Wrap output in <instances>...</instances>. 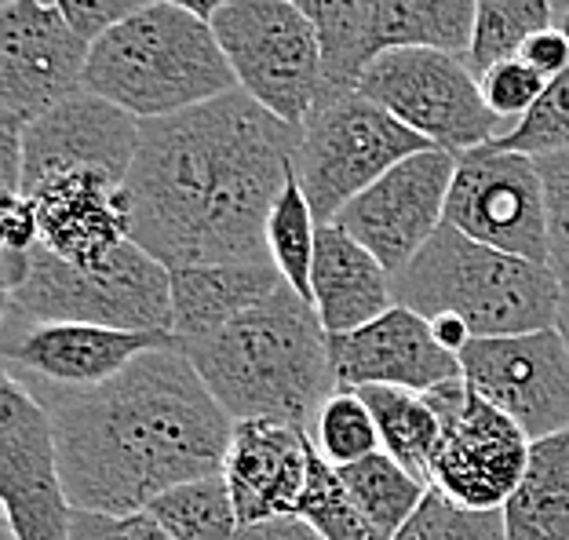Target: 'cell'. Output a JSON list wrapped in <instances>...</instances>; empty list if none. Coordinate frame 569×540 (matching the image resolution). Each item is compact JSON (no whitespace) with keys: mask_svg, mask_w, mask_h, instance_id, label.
Instances as JSON below:
<instances>
[{"mask_svg":"<svg viewBox=\"0 0 569 540\" xmlns=\"http://www.w3.org/2000/svg\"><path fill=\"white\" fill-rule=\"evenodd\" d=\"M0 500L11 540H70L77 508L62 486L56 428L8 369L0 380Z\"/></svg>","mask_w":569,"mask_h":540,"instance_id":"4fadbf2b","label":"cell"},{"mask_svg":"<svg viewBox=\"0 0 569 540\" xmlns=\"http://www.w3.org/2000/svg\"><path fill=\"white\" fill-rule=\"evenodd\" d=\"M51 4L67 16V22L84 41H99V37L113 30L118 22L132 19L136 11L158 4V0H51Z\"/></svg>","mask_w":569,"mask_h":540,"instance_id":"8d00e7d4","label":"cell"},{"mask_svg":"<svg viewBox=\"0 0 569 540\" xmlns=\"http://www.w3.org/2000/svg\"><path fill=\"white\" fill-rule=\"evenodd\" d=\"M555 329H559V337L566 340V351H569V286H562V300H559V318H555Z\"/></svg>","mask_w":569,"mask_h":540,"instance_id":"f6af8a7d","label":"cell"},{"mask_svg":"<svg viewBox=\"0 0 569 540\" xmlns=\"http://www.w3.org/2000/svg\"><path fill=\"white\" fill-rule=\"evenodd\" d=\"M142 121L96 92H77L22 132V194L59 172H102L124 183Z\"/></svg>","mask_w":569,"mask_h":540,"instance_id":"e0dca14e","label":"cell"},{"mask_svg":"<svg viewBox=\"0 0 569 540\" xmlns=\"http://www.w3.org/2000/svg\"><path fill=\"white\" fill-rule=\"evenodd\" d=\"M318 230L321 223L292 169L289 179H284V190L274 204V212H270L267 249L274 267L281 270L284 286L292 292H300L307 303H310V270H315V252H318Z\"/></svg>","mask_w":569,"mask_h":540,"instance_id":"f546056e","label":"cell"},{"mask_svg":"<svg viewBox=\"0 0 569 540\" xmlns=\"http://www.w3.org/2000/svg\"><path fill=\"white\" fill-rule=\"evenodd\" d=\"M310 442L332 468H351L358 460L380 453V431L372 420L366 398L355 388H336L329 402L318 409L315 423H310Z\"/></svg>","mask_w":569,"mask_h":540,"instance_id":"1f68e13d","label":"cell"},{"mask_svg":"<svg viewBox=\"0 0 569 540\" xmlns=\"http://www.w3.org/2000/svg\"><path fill=\"white\" fill-rule=\"evenodd\" d=\"M482 81V96L489 102V110L508 124V132L519 124L529 110L537 107L540 99L548 92V81L540 77L529 62L522 59H508V62H497L493 70L478 77Z\"/></svg>","mask_w":569,"mask_h":540,"instance_id":"e575fe53","label":"cell"},{"mask_svg":"<svg viewBox=\"0 0 569 540\" xmlns=\"http://www.w3.org/2000/svg\"><path fill=\"white\" fill-rule=\"evenodd\" d=\"M431 329H435L438 343H442L446 351H452V354H463V347L475 340L471 329H468V321H460V318H452V314L431 318Z\"/></svg>","mask_w":569,"mask_h":540,"instance_id":"b9f144b4","label":"cell"},{"mask_svg":"<svg viewBox=\"0 0 569 540\" xmlns=\"http://www.w3.org/2000/svg\"><path fill=\"white\" fill-rule=\"evenodd\" d=\"M4 321H81L128 332H172V270L132 238L102 267H70L44 246L22 286L4 292Z\"/></svg>","mask_w":569,"mask_h":540,"instance_id":"8992f818","label":"cell"},{"mask_svg":"<svg viewBox=\"0 0 569 540\" xmlns=\"http://www.w3.org/2000/svg\"><path fill=\"white\" fill-rule=\"evenodd\" d=\"M503 511L508 540H569V431L529 446V464Z\"/></svg>","mask_w":569,"mask_h":540,"instance_id":"603a6c76","label":"cell"},{"mask_svg":"<svg viewBox=\"0 0 569 540\" xmlns=\"http://www.w3.org/2000/svg\"><path fill=\"white\" fill-rule=\"evenodd\" d=\"M4 4H16V0H0V8H4Z\"/></svg>","mask_w":569,"mask_h":540,"instance_id":"bcb514c9","label":"cell"},{"mask_svg":"<svg viewBox=\"0 0 569 540\" xmlns=\"http://www.w3.org/2000/svg\"><path fill=\"white\" fill-rule=\"evenodd\" d=\"M70 540H121V522L107 516H92V511H77Z\"/></svg>","mask_w":569,"mask_h":540,"instance_id":"60d3db41","label":"cell"},{"mask_svg":"<svg viewBox=\"0 0 569 540\" xmlns=\"http://www.w3.org/2000/svg\"><path fill=\"white\" fill-rule=\"evenodd\" d=\"M519 59L529 62V67H533L551 84L555 77L569 67V33L562 30L559 22L548 26V30H540L537 37H529L526 48L519 51Z\"/></svg>","mask_w":569,"mask_h":540,"instance_id":"f35d334b","label":"cell"},{"mask_svg":"<svg viewBox=\"0 0 569 540\" xmlns=\"http://www.w3.org/2000/svg\"><path fill=\"white\" fill-rule=\"evenodd\" d=\"M92 41L51 0L0 8V121L30 128L59 102L84 92Z\"/></svg>","mask_w":569,"mask_h":540,"instance_id":"7c38bea8","label":"cell"},{"mask_svg":"<svg viewBox=\"0 0 569 540\" xmlns=\"http://www.w3.org/2000/svg\"><path fill=\"white\" fill-rule=\"evenodd\" d=\"M358 96L402 121L427 143L449 153H468L508 132L482 96V81L468 59L427 48H391L369 62Z\"/></svg>","mask_w":569,"mask_h":540,"instance_id":"9c48e42d","label":"cell"},{"mask_svg":"<svg viewBox=\"0 0 569 540\" xmlns=\"http://www.w3.org/2000/svg\"><path fill=\"white\" fill-rule=\"evenodd\" d=\"M446 223L489 249L548 267V204L537 161L497 143L457 153Z\"/></svg>","mask_w":569,"mask_h":540,"instance_id":"8fae6325","label":"cell"},{"mask_svg":"<svg viewBox=\"0 0 569 540\" xmlns=\"http://www.w3.org/2000/svg\"><path fill=\"white\" fill-rule=\"evenodd\" d=\"M84 88L136 121H161L238 92V77L212 22L158 0L92 41Z\"/></svg>","mask_w":569,"mask_h":540,"instance_id":"277c9868","label":"cell"},{"mask_svg":"<svg viewBox=\"0 0 569 540\" xmlns=\"http://www.w3.org/2000/svg\"><path fill=\"white\" fill-rule=\"evenodd\" d=\"M147 511L172 540H238L244 530L223 474L176 486Z\"/></svg>","mask_w":569,"mask_h":540,"instance_id":"83f0119b","label":"cell"},{"mask_svg":"<svg viewBox=\"0 0 569 540\" xmlns=\"http://www.w3.org/2000/svg\"><path fill=\"white\" fill-rule=\"evenodd\" d=\"M41 246L70 267H102L132 238L124 183L102 172H59L26 190Z\"/></svg>","mask_w":569,"mask_h":540,"instance_id":"d6986e66","label":"cell"},{"mask_svg":"<svg viewBox=\"0 0 569 540\" xmlns=\"http://www.w3.org/2000/svg\"><path fill=\"white\" fill-rule=\"evenodd\" d=\"M358 394L377 420L383 453L431 486V464L442 442V417L431 398L402 388H361Z\"/></svg>","mask_w":569,"mask_h":540,"instance_id":"484cf974","label":"cell"},{"mask_svg":"<svg viewBox=\"0 0 569 540\" xmlns=\"http://www.w3.org/2000/svg\"><path fill=\"white\" fill-rule=\"evenodd\" d=\"M118 522H121V540H172L150 511H139V516H128Z\"/></svg>","mask_w":569,"mask_h":540,"instance_id":"7bdbcfd3","label":"cell"},{"mask_svg":"<svg viewBox=\"0 0 569 540\" xmlns=\"http://www.w3.org/2000/svg\"><path fill=\"white\" fill-rule=\"evenodd\" d=\"M284 289L274 263H204L172 270V332L179 343L219 332Z\"/></svg>","mask_w":569,"mask_h":540,"instance_id":"7402d4cb","label":"cell"},{"mask_svg":"<svg viewBox=\"0 0 569 540\" xmlns=\"http://www.w3.org/2000/svg\"><path fill=\"white\" fill-rule=\"evenodd\" d=\"M336 471H340L343 490L351 493V500L361 508V516L377 526L387 540L412 519V511L423 504L427 490H431L417 474H409L398 464L395 457H387L383 449L366 460H358L351 468H336Z\"/></svg>","mask_w":569,"mask_h":540,"instance_id":"4316f807","label":"cell"},{"mask_svg":"<svg viewBox=\"0 0 569 540\" xmlns=\"http://www.w3.org/2000/svg\"><path fill=\"white\" fill-rule=\"evenodd\" d=\"M296 143L300 132L241 88L176 118L142 121L124 179L132 241L168 270L274 263L267 227Z\"/></svg>","mask_w":569,"mask_h":540,"instance_id":"6da1fadb","label":"cell"},{"mask_svg":"<svg viewBox=\"0 0 569 540\" xmlns=\"http://www.w3.org/2000/svg\"><path fill=\"white\" fill-rule=\"evenodd\" d=\"M318 33L321 67H326V96L358 92L361 73L377 51L380 0H296Z\"/></svg>","mask_w":569,"mask_h":540,"instance_id":"cb8c5ba5","label":"cell"},{"mask_svg":"<svg viewBox=\"0 0 569 540\" xmlns=\"http://www.w3.org/2000/svg\"><path fill=\"white\" fill-rule=\"evenodd\" d=\"M315 442L303 428L278 420L234 423L223 479L234 497L241 526L292 516L310 474Z\"/></svg>","mask_w":569,"mask_h":540,"instance_id":"ffe728a7","label":"cell"},{"mask_svg":"<svg viewBox=\"0 0 569 540\" xmlns=\"http://www.w3.org/2000/svg\"><path fill=\"white\" fill-rule=\"evenodd\" d=\"M0 234H4V252H19L30 256L41 246V223H37V212L30 198H4V212H0Z\"/></svg>","mask_w":569,"mask_h":540,"instance_id":"74e56055","label":"cell"},{"mask_svg":"<svg viewBox=\"0 0 569 540\" xmlns=\"http://www.w3.org/2000/svg\"><path fill=\"white\" fill-rule=\"evenodd\" d=\"M478 0H380L377 51L427 48L468 59Z\"/></svg>","mask_w":569,"mask_h":540,"instance_id":"d4e9b609","label":"cell"},{"mask_svg":"<svg viewBox=\"0 0 569 540\" xmlns=\"http://www.w3.org/2000/svg\"><path fill=\"white\" fill-rule=\"evenodd\" d=\"M340 388H402L427 394L460 380V354L438 343L431 321L409 307H391L377 321L343 337H329Z\"/></svg>","mask_w":569,"mask_h":540,"instance_id":"ac0fdd59","label":"cell"},{"mask_svg":"<svg viewBox=\"0 0 569 540\" xmlns=\"http://www.w3.org/2000/svg\"><path fill=\"white\" fill-rule=\"evenodd\" d=\"M452 172H457V153L438 147L412 153L347 204L336 223L398 278L446 227Z\"/></svg>","mask_w":569,"mask_h":540,"instance_id":"9a60e30c","label":"cell"},{"mask_svg":"<svg viewBox=\"0 0 569 540\" xmlns=\"http://www.w3.org/2000/svg\"><path fill=\"white\" fill-rule=\"evenodd\" d=\"M559 26L569 33V0L562 4ZM493 143L503 150H515V153H529V158L569 150V67L548 84L545 99H540L537 107L511 128V132L493 139Z\"/></svg>","mask_w":569,"mask_h":540,"instance_id":"d6a6232c","label":"cell"},{"mask_svg":"<svg viewBox=\"0 0 569 540\" xmlns=\"http://www.w3.org/2000/svg\"><path fill=\"white\" fill-rule=\"evenodd\" d=\"M555 26V0H478L468 67L482 77L497 62L519 59L529 37Z\"/></svg>","mask_w":569,"mask_h":540,"instance_id":"f1b7e54d","label":"cell"},{"mask_svg":"<svg viewBox=\"0 0 569 540\" xmlns=\"http://www.w3.org/2000/svg\"><path fill=\"white\" fill-rule=\"evenodd\" d=\"M423 150L435 147L377 102L347 92L318 102V110L300 128L292 169L318 223L326 227L336 223V216L372 183H380L395 164Z\"/></svg>","mask_w":569,"mask_h":540,"instance_id":"52a82bcc","label":"cell"},{"mask_svg":"<svg viewBox=\"0 0 569 540\" xmlns=\"http://www.w3.org/2000/svg\"><path fill=\"white\" fill-rule=\"evenodd\" d=\"M460 369L486 402L519 423L529 442L569 431V351L559 329L471 340Z\"/></svg>","mask_w":569,"mask_h":540,"instance_id":"5bb4252c","label":"cell"},{"mask_svg":"<svg viewBox=\"0 0 569 540\" xmlns=\"http://www.w3.org/2000/svg\"><path fill=\"white\" fill-rule=\"evenodd\" d=\"M204 388L241 420H278L310 431L318 409L340 388L315 303L284 286L274 300L219 332L183 343Z\"/></svg>","mask_w":569,"mask_h":540,"instance_id":"3957f363","label":"cell"},{"mask_svg":"<svg viewBox=\"0 0 569 540\" xmlns=\"http://www.w3.org/2000/svg\"><path fill=\"white\" fill-rule=\"evenodd\" d=\"M391 540H508V530L503 511H475L446 493L427 490L423 504Z\"/></svg>","mask_w":569,"mask_h":540,"instance_id":"836d02e7","label":"cell"},{"mask_svg":"<svg viewBox=\"0 0 569 540\" xmlns=\"http://www.w3.org/2000/svg\"><path fill=\"white\" fill-rule=\"evenodd\" d=\"M164 4H176V8H183V11H190V16H198V19H204V22H212L219 11H223L230 0H164Z\"/></svg>","mask_w":569,"mask_h":540,"instance_id":"ee69618b","label":"cell"},{"mask_svg":"<svg viewBox=\"0 0 569 540\" xmlns=\"http://www.w3.org/2000/svg\"><path fill=\"white\" fill-rule=\"evenodd\" d=\"M533 161L548 204V267L569 286V150L540 153Z\"/></svg>","mask_w":569,"mask_h":540,"instance_id":"d590c367","label":"cell"},{"mask_svg":"<svg viewBox=\"0 0 569 540\" xmlns=\"http://www.w3.org/2000/svg\"><path fill=\"white\" fill-rule=\"evenodd\" d=\"M238 540H321L303 519L296 516H281V519H267L256 526H244Z\"/></svg>","mask_w":569,"mask_h":540,"instance_id":"ab89813d","label":"cell"},{"mask_svg":"<svg viewBox=\"0 0 569 540\" xmlns=\"http://www.w3.org/2000/svg\"><path fill=\"white\" fill-rule=\"evenodd\" d=\"M22 383L51 417L62 486L77 511L128 519L176 486L223 474L234 420L183 347L139 354L84 391Z\"/></svg>","mask_w":569,"mask_h":540,"instance_id":"7a4b0ae2","label":"cell"},{"mask_svg":"<svg viewBox=\"0 0 569 540\" xmlns=\"http://www.w3.org/2000/svg\"><path fill=\"white\" fill-rule=\"evenodd\" d=\"M238 88L289 128H300L326 96L318 33L296 0H230L212 19Z\"/></svg>","mask_w":569,"mask_h":540,"instance_id":"ba28073f","label":"cell"},{"mask_svg":"<svg viewBox=\"0 0 569 540\" xmlns=\"http://www.w3.org/2000/svg\"><path fill=\"white\" fill-rule=\"evenodd\" d=\"M310 303L329 337H343L387 314L395 303V274L340 223L318 230Z\"/></svg>","mask_w":569,"mask_h":540,"instance_id":"44dd1931","label":"cell"},{"mask_svg":"<svg viewBox=\"0 0 569 540\" xmlns=\"http://www.w3.org/2000/svg\"><path fill=\"white\" fill-rule=\"evenodd\" d=\"M183 347L176 332H128L81 321H4V369L48 388H99L139 354Z\"/></svg>","mask_w":569,"mask_h":540,"instance_id":"2e32d148","label":"cell"},{"mask_svg":"<svg viewBox=\"0 0 569 540\" xmlns=\"http://www.w3.org/2000/svg\"><path fill=\"white\" fill-rule=\"evenodd\" d=\"M442 417V442L431 464V490L463 508L500 511L519 490L529 464V434L468 380L427 391Z\"/></svg>","mask_w":569,"mask_h":540,"instance_id":"30bf717a","label":"cell"},{"mask_svg":"<svg viewBox=\"0 0 569 540\" xmlns=\"http://www.w3.org/2000/svg\"><path fill=\"white\" fill-rule=\"evenodd\" d=\"M292 516L303 519L321 540H387L377 526L361 516L351 493L343 490L340 471L318 449L310 453V474Z\"/></svg>","mask_w":569,"mask_h":540,"instance_id":"4dcf8cb0","label":"cell"},{"mask_svg":"<svg viewBox=\"0 0 569 540\" xmlns=\"http://www.w3.org/2000/svg\"><path fill=\"white\" fill-rule=\"evenodd\" d=\"M559 300L562 281L551 267L489 249L449 223L395 278L398 307L427 321L438 314L468 321L475 340L555 329Z\"/></svg>","mask_w":569,"mask_h":540,"instance_id":"5b68a950","label":"cell"}]
</instances>
